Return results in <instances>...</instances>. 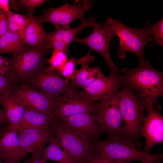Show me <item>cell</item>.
Here are the masks:
<instances>
[{
  "label": "cell",
  "mask_w": 163,
  "mask_h": 163,
  "mask_svg": "<svg viewBox=\"0 0 163 163\" xmlns=\"http://www.w3.org/2000/svg\"><path fill=\"white\" fill-rule=\"evenodd\" d=\"M121 75L123 83L138 92L140 99L161 109L157 99L163 96V72L155 69L147 60L136 68H124Z\"/></svg>",
  "instance_id": "cell-1"
},
{
  "label": "cell",
  "mask_w": 163,
  "mask_h": 163,
  "mask_svg": "<svg viewBox=\"0 0 163 163\" xmlns=\"http://www.w3.org/2000/svg\"><path fill=\"white\" fill-rule=\"evenodd\" d=\"M94 143L95 154L112 163H130L134 161L159 163L163 159L162 154H152L140 150L123 135L99 140Z\"/></svg>",
  "instance_id": "cell-2"
},
{
  "label": "cell",
  "mask_w": 163,
  "mask_h": 163,
  "mask_svg": "<svg viewBox=\"0 0 163 163\" xmlns=\"http://www.w3.org/2000/svg\"><path fill=\"white\" fill-rule=\"evenodd\" d=\"M121 87L118 91V97L123 123L122 135L131 140L137 147H140L139 138L145 117L146 104L125 84L123 83Z\"/></svg>",
  "instance_id": "cell-3"
},
{
  "label": "cell",
  "mask_w": 163,
  "mask_h": 163,
  "mask_svg": "<svg viewBox=\"0 0 163 163\" xmlns=\"http://www.w3.org/2000/svg\"><path fill=\"white\" fill-rule=\"evenodd\" d=\"M107 22L115 36L119 38L120 43L117 49L120 59L126 57V52H130L137 57L139 66L145 63L144 51L147 43L153 42V39L147 33L144 27L142 28H132L123 24L119 19H114L108 17Z\"/></svg>",
  "instance_id": "cell-4"
},
{
  "label": "cell",
  "mask_w": 163,
  "mask_h": 163,
  "mask_svg": "<svg viewBox=\"0 0 163 163\" xmlns=\"http://www.w3.org/2000/svg\"><path fill=\"white\" fill-rule=\"evenodd\" d=\"M53 127L61 147L73 160L77 163H89L95 154L94 142L76 133L59 119Z\"/></svg>",
  "instance_id": "cell-5"
},
{
  "label": "cell",
  "mask_w": 163,
  "mask_h": 163,
  "mask_svg": "<svg viewBox=\"0 0 163 163\" xmlns=\"http://www.w3.org/2000/svg\"><path fill=\"white\" fill-rule=\"evenodd\" d=\"M92 114L108 138L122 135L123 123L119 106L118 91L96 103Z\"/></svg>",
  "instance_id": "cell-6"
},
{
  "label": "cell",
  "mask_w": 163,
  "mask_h": 163,
  "mask_svg": "<svg viewBox=\"0 0 163 163\" xmlns=\"http://www.w3.org/2000/svg\"><path fill=\"white\" fill-rule=\"evenodd\" d=\"M93 3L89 0L76 1L73 4L65 2L59 7L49 8L45 14L34 17L43 23L53 24L56 28L66 29L73 21L85 19V14Z\"/></svg>",
  "instance_id": "cell-7"
},
{
  "label": "cell",
  "mask_w": 163,
  "mask_h": 163,
  "mask_svg": "<svg viewBox=\"0 0 163 163\" xmlns=\"http://www.w3.org/2000/svg\"><path fill=\"white\" fill-rule=\"evenodd\" d=\"M49 50L45 46L37 49L25 47L8 59L11 70L18 81H27L40 70Z\"/></svg>",
  "instance_id": "cell-8"
},
{
  "label": "cell",
  "mask_w": 163,
  "mask_h": 163,
  "mask_svg": "<svg viewBox=\"0 0 163 163\" xmlns=\"http://www.w3.org/2000/svg\"><path fill=\"white\" fill-rule=\"evenodd\" d=\"M93 30L84 38L76 37L74 41L85 45L98 53L104 58L110 72L120 73L122 69H118L113 61L109 52L110 41L115 36L110 27L105 21L103 24L94 26Z\"/></svg>",
  "instance_id": "cell-9"
},
{
  "label": "cell",
  "mask_w": 163,
  "mask_h": 163,
  "mask_svg": "<svg viewBox=\"0 0 163 163\" xmlns=\"http://www.w3.org/2000/svg\"><path fill=\"white\" fill-rule=\"evenodd\" d=\"M27 84L47 97L55 99L75 88L69 80L61 76L57 71L39 70L27 81Z\"/></svg>",
  "instance_id": "cell-10"
},
{
  "label": "cell",
  "mask_w": 163,
  "mask_h": 163,
  "mask_svg": "<svg viewBox=\"0 0 163 163\" xmlns=\"http://www.w3.org/2000/svg\"><path fill=\"white\" fill-rule=\"evenodd\" d=\"M94 102L81 91L72 88L57 98L55 116L61 118L82 113L92 114L96 104Z\"/></svg>",
  "instance_id": "cell-11"
},
{
  "label": "cell",
  "mask_w": 163,
  "mask_h": 163,
  "mask_svg": "<svg viewBox=\"0 0 163 163\" xmlns=\"http://www.w3.org/2000/svg\"><path fill=\"white\" fill-rule=\"evenodd\" d=\"M11 92L26 108L55 116L57 98H50L27 83L17 85Z\"/></svg>",
  "instance_id": "cell-12"
},
{
  "label": "cell",
  "mask_w": 163,
  "mask_h": 163,
  "mask_svg": "<svg viewBox=\"0 0 163 163\" xmlns=\"http://www.w3.org/2000/svg\"><path fill=\"white\" fill-rule=\"evenodd\" d=\"M145 104L146 114L140 133L145 140L143 151L149 153L154 146L163 143V117L160 113V109L153 104Z\"/></svg>",
  "instance_id": "cell-13"
},
{
  "label": "cell",
  "mask_w": 163,
  "mask_h": 163,
  "mask_svg": "<svg viewBox=\"0 0 163 163\" xmlns=\"http://www.w3.org/2000/svg\"><path fill=\"white\" fill-rule=\"evenodd\" d=\"M19 138L22 148L32 156L40 154L46 145L55 137L54 129L52 126L37 128L18 127Z\"/></svg>",
  "instance_id": "cell-14"
},
{
  "label": "cell",
  "mask_w": 163,
  "mask_h": 163,
  "mask_svg": "<svg viewBox=\"0 0 163 163\" xmlns=\"http://www.w3.org/2000/svg\"><path fill=\"white\" fill-rule=\"evenodd\" d=\"M58 118L68 128L91 142L100 140L103 133L92 114L82 113Z\"/></svg>",
  "instance_id": "cell-15"
},
{
  "label": "cell",
  "mask_w": 163,
  "mask_h": 163,
  "mask_svg": "<svg viewBox=\"0 0 163 163\" xmlns=\"http://www.w3.org/2000/svg\"><path fill=\"white\" fill-rule=\"evenodd\" d=\"M27 153L23 150L18 127L8 126L0 131V161L21 163Z\"/></svg>",
  "instance_id": "cell-16"
},
{
  "label": "cell",
  "mask_w": 163,
  "mask_h": 163,
  "mask_svg": "<svg viewBox=\"0 0 163 163\" xmlns=\"http://www.w3.org/2000/svg\"><path fill=\"white\" fill-rule=\"evenodd\" d=\"M121 72H110L108 76L104 75L83 89L82 94L94 101H101L107 96L117 91L123 84Z\"/></svg>",
  "instance_id": "cell-17"
},
{
  "label": "cell",
  "mask_w": 163,
  "mask_h": 163,
  "mask_svg": "<svg viewBox=\"0 0 163 163\" xmlns=\"http://www.w3.org/2000/svg\"><path fill=\"white\" fill-rule=\"evenodd\" d=\"M11 91H8L0 97V104L4 109L9 126L18 127L26 107Z\"/></svg>",
  "instance_id": "cell-18"
},
{
  "label": "cell",
  "mask_w": 163,
  "mask_h": 163,
  "mask_svg": "<svg viewBox=\"0 0 163 163\" xmlns=\"http://www.w3.org/2000/svg\"><path fill=\"white\" fill-rule=\"evenodd\" d=\"M29 19L23 37L25 46L32 49L41 48L44 46L46 33L43 23L36 19L33 15H28Z\"/></svg>",
  "instance_id": "cell-19"
},
{
  "label": "cell",
  "mask_w": 163,
  "mask_h": 163,
  "mask_svg": "<svg viewBox=\"0 0 163 163\" xmlns=\"http://www.w3.org/2000/svg\"><path fill=\"white\" fill-rule=\"evenodd\" d=\"M101 24L97 22L95 19L93 18L88 19H84L82 21L78 26L75 27L66 29L56 28L51 33H46L45 41L57 40L69 47L71 43L77 37V34L82 30L88 27H93Z\"/></svg>",
  "instance_id": "cell-20"
},
{
  "label": "cell",
  "mask_w": 163,
  "mask_h": 163,
  "mask_svg": "<svg viewBox=\"0 0 163 163\" xmlns=\"http://www.w3.org/2000/svg\"><path fill=\"white\" fill-rule=\"evenodd\" d=\"M59 120L56 116L26 108L18 127L26 128L52 126Z\"/></svg>",
  "instance_id": "cell-21"
},
{
  "label": "cell",
  "mask_w": 163,
  "mask_h": 163,
  "mask_svg": "<svg viewBox=\"0 0 163 163\" xmlns=\"http://www.w3.org/2000/svg\"><path fill=\"white\" fill-rule=\"evenodd\" d=\"M40 155L47 162L52 161L59 163H77L62 148L56 136L44 147Z\"/></svg>",
  "instance_id": "cell-22"
},
{
  "label": "cell",
  "mask_w": 163,
  "mask_h": 163,
  "mask_svg": "<svg viewBox=\"0 0 163 163\" xmlns=\"http://www.w3.org/2000/svg\"><path fill=\"white\" fill-rule=\"evenodd\" d=\"M23 37L19 34L8 30L0 37V53L15 54L25 47Z\"/></svg>",
  "instance_id": "cell-23"
},
{
  "label": "cell",
  "mask_w": 163,
  "mask_h": 163,
  "mask_svg": "<svg viewBox=\"0 0 163 163\" xmlns=\"http://www.w3.org/2000/svg\"><path fill=\"white\" fill-rule=\"evenodd\" d=\"M91 51L90 50L85 56L79 59H76L73 57L69 59L63 66L57 72L62 77L70 79L78 71L76 69L77 65L80 64L81 66L88 65L94 61L95 57L91 55Z\"/></svg>",
  "instance_id": "cell-24"
},
{
  "label": "cell",
  "mask_w": 163,
  "mask_h": 163,
  "mask_svg": "<svg viewBox=\"0 0 163 163\" xmlns=\"http://www.w3.org/2000/svg\"><path fill=\"white\" fill-rule=\"evenodd\" d=\"M29 19V17L11 12L8 13V30L16 32L23 38L25 29Z\"/></svg>",
  "instance_id": "cell-25"
},
{
  "label": "cell",
  "mask_w": 163,
  "mask_h": 163,
  "mask_svg": "<svg viewBox=\"0 0 163 163\" xmlns=\"http://www.w3.org/2000/svg\"><path fill=\"white\" fill-rule=\"evenodd\" d=\"M66 54L62 51L53 50L50 57L47 60L49 66L46 71H57L60 69L68 60Z\"/></svg>",
  "instance_id": "cell-26"
},
{
  "label": "cell",
  "mask_w": 163,
  "mask_h": 163,
  "mask_svg": "<svg viewBox=\"0 0 163 163\" xmlns=\"http://www.w3.org/2000/svg\"><path fill=\"white\" fill-rule=\"evenodd\" d=\"M148 34L154 37L153 43L150 46L158 44L163 46V18H162L157 23L152 25L149 22L144 27Z\"/></svg>",
  "instance_id": "cell-27"
},
{
  "label": "cell",
  "mask_w": 163,
  "mask_h": 163,
  "mask_svg": "<svg viewBox=\"0 0 163 163\" xmlns=\"http://www.w3.org/2000/svg\"><path fill=\"white\" fill-rule=\"evenodd\" d=\"M18 81L11 70L3 73H0V97L5 93L11 91L17 85Z\"/></svg>",
  "instance_id": "cell-28"
},
{
  "label": "cell",
  "mask_w": 163,
  "mask_h": 163,
  "mask_svg": "<svg viewBox=\"0 0 163 163\" xmlns=\"http://www.w3.org/2000/svg\"><path fill=\"white\" fill-rule=\"evenodd\" d=\"M90 68L88 65H86L81 66L78 70L73 76L69 80L74 87L82 88L88 78Z\"/></svg>",
  "instance_id": "cell-29"
},
{
  "label": "cell",
  "mask_w": 163,
  "mask_h": 163,
  "mask_svg": "<svg viewBox=\"0 0 163 163\" xmlns=\"http://www.w3.org/2000/svg\"><path fill=\"white\" fill-rule=\"evenodd\" d=\"M48 1L46 0H21L17 2L20 6L23 7L27 11L28 15H33V13L36 8Z\"/></svg>",
  "instance_id": "cell-30"
},
{
  "label": "cell",
  "mask_w": 163,
  "mask_h": 163,
  "mask_svg": "<svg viewBox=\"0 0 163 163\" xmlns=\"http://www.w3.org/2000/svg\"><path fill=\"white\" fill-rule=\"evenodd\" d=\"M103 75H104L101 70L100 67H90L88 78L82 86V88L83 89Z\"/></svg>",
  "instance_id": "cell-31"
},
{
  "label": "cell",
  "mask_w": 163,
  "mask_h": 163,
  "mask_svg": "<svg viewBox=\"0 0 163 163\" xmlns=\"http://www.w3.org/2000/svg\"><path fill=\"white\" fill-rule=\"evenodd\" d=\"M8 13L0 9V37L8 31Z\"/></svg>",
  "instance_id": "cell-32"
},
{
  "label": "cell",
  "mask_w": 163,
  "mask_h": 163,
  "mask_svg": "<svg viewBox=\"0 0 163 163\" xmlns=\"http://www.w3.org/2000/svg\"><path fill=\"white\" fill-rule=\"evenodd\" d=\"M11 70L8 59L0 55V73H3Z\"/></svg>",
  "instance_id": "cell-33"
},
{
  "label": "cell",
  "mask_w": 163,
  "mask_h": 163,
  "mask_svg": "<svg viewBox=\"0 0 163 163\" xmlns=\"http://www.w3.org/2000/svg\"><path fill=\"white\" fill-rule=\"evenodd\" d=\"M25 163H47V161L43 158L40 154L27 159L25 161Z\"/></svg>",
  "instance_id": "cell-34"
},
{
  "label": "cell",
  "mask_w": 163,
  "mask_h": 163,
  "mask_svg": "<svg viewBox=\"0 0 163 163\" xmlns=\"http://www.w3.org/2000/svg\"><path fill=\"white\" fill-rule=\"evenodd\" d=\"M88 163H112L105 158L95 154Z\"/></svg>",
  "instance_id": "cell-35"
},
{
  "label": "cell",
  "mask_w": 163,
  "mask_h": 163,
  "mask_svg": "<svg viewBox=\"0 0 163 163\" xmlns=\"http://www.w3.org/2000/svg\"><path fill=\"white\" fill-rule=\"evenodd\" d=\"M10 2L8 0H0V9L7 13H9L10 11Z\"/></svg>",
  "instance_id": "cell-36"
},
{
  "label": "cell",
  "mask_w": 163,
  "mask_h": 163,
  "mask_svg": "<svg viewBox=\"0 0 163 163\" xmlns=\"http://www.w3.org/2000/svg\"><path fill=\"white\" fill-rule=\"evenodd\" d=\"M7 122L8 121L4 110L0 109V126Z\"/></svg>",
  "instance_id": "cell-37"
},
{
  "label": "cell",
  "mask_w": 163,
  "mask_h": 163,
  "mask_svg": "<svg viewBox=\"0 0 163 163\" xmlns=\"http://www.w3.org/2000/svg\"><path fill=\"white\" fill-rule=\"evenodd\" d=\"M0 163H12L10 162L4 161V162H2V161H0Z\"/></svg>",
  "instance_id": "cell-38"
},
{
  "label": "cell",
  "mask_w": 163,
  "mask_h": 163,
  "mask_svg": "<svg viewBox=\"0 0 163 163\" xmlns=\"http://www.w3.org/2000/svg\"><path fill=\"white\" fill-rule=\"evenodd\" d=\"M21 163H25V161H24V162H22V163L21 162Z\"/></svg>",
  "instance_id": "cell-39"
},
{
  "label": "cell",
  "mask_w": 163,
  "mask_h": 163,
  "mask_svg": "<svg viewBox=\"0 0 163 163\" xmlns=\"http://www.w3.org/2000/svg\"><path fill=\"white\" fill-rule=\"evenodd\" d=\"M150 163L149 162H144V163Z\"/></svg>",
  "instance_id": "cell-40"
}]
</instances>
